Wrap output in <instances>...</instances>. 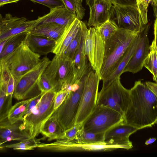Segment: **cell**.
<instances>
[{
    "label": "cell",
    "mask_w": 157,
    "mask_h": 157,
    "mask_svg": "<svg viewBox=\"0 0 157 157\" xmlns=\"http://www.w3.org/2000/svg\"><path fill=\"white\" fill-rule=\"evenodd\" d=\"M28 33H22L11 37L0 53V59L11 53L17 48L25 40Z\"/></svg>",
    "instance_id": "28"
},
{
    "label": "cell",
    "mask_w": 157,
    "mask_h": 157,
    "mask_svg": "<svg viewBox=\"0 0 157 157\" xmlns=\"http://www.w3.org/2000/svg\"><path fill=\"white\" fill-rule=\"evenodd\" d=\"M145 83L157 98V82H153L150 81H147Z\"/></svg>",
    "instance_id": "44"
},
{
    "label": "cell",
    "mask_w": 157,
    "mask_h": 157,
    "mask_svg": "<svg viewBox=\"0 0 157 157\" xmlns=\"http://www.w3.org/2000/svg\"><path fill=\"white\" fill-rule=\"evenodd\" d=\"M151 3L153 7L157 5V0H152Z\"/></svg>",
    "instance_id": "48"
},
{
    "label": "cell",
    "mask_w": 157,
    "mask_h": 157,
    "mask_svg": "<svg viewBox=\"0 0 157 157\" xmlns=\"http://www.w3.org/2000/svg\"><path fill=\"white\" fill-rule=\"evenodd\" d=\"M140 0H136L137 4L139 2Z\"/></svg>",
    "instance_id": "49"
},
{
    "label": "cell",
    "mask_w": 157,
    "mask_h": 157,
    "mask_svg": "<svg viewBox=\"0 0 157 157\" xmlns=\"http://www.w3.org/2000/svg\"><path fill=\"white\" fill-rule=\"evenodd\" d=\"M96 27L97 28L105 42L110 39L119 29L116 25L109 19Z\"/></svg>",
    "instance_id": "32"
},
{
    "label": "cell",
    "mask_w": 157,
    "mask_h": 157,
    "mask_svg": "<svg viewBox=\"0 0 157 157\" xmlns=\"http://www.w3.org/2000/svg\"><path fill=\"white\" fill-rule=\"evenodd\" d=\"M76 4L77 12L76 15L77 18L82 20L85 14V9L82 4L83 0H75Z\"/></svg>",
    "instance_id": "43"
},
{
    "label": "cell",
    "mask_w": 157,
    "mask_h": 157,
    "mask_svg": "<svg viewBox=\"0 0 157 157\" xmlns=\"http://www.w3.org/2000/svg\"><path fill=\"white\" fill-rule=\"evenodd\" d=\"M64 130L60 124L55 113L43 125L40 133L48 141L63 139Z\"/></svg>",
    "instance_id": "23"
},
{
    "label": "cell",
    "mask_w": 157,
    "mask_h": 157,
    "mask_svg": "<svg viewBox=\"0 0 157 157\" xmlns=\"http://www.w3.org/2000/svg\"><path fill=\"white\" fill-rule=\"evenodd\" d=\"M138 129L124 122L112 127L104 134V142L115 141L126 145L131 149L133 147L132 142L129 140L130 136Z\"/></svg>",
    "instance_id": "17"
},
{
    "label": "cell",
    "mask_w": 157,
    "mask_h": 157,
    "mask_svg": "<svg viewBox=\"0 0 157 157\" xmlns=\"http://www.w3.org/2000/svg\"><path fill=\"white\" fill-rule=\"evenodd\" d=\"M65 7L69 11L76 14L77 7L75 0H62Z\"/></svg>",
    "instance_id": "42"
},
{
    "label": "cell",
    "mask_w": 157,
    "mask_h": 157,
    "mask_svg": "<svg viewBox=\"0 0 157 157\" xmlns=\"http://www.w3.org/2000/svg\"><path fill=\"white\" fill-rule=\"evenodd\" d=\"M109 19L119 28L137 33L142 32L146 25L143 22L137 4L129 6L113 5Z\"/></svg>",
    "instance_id": "13"
},
{
    "label": "cell",
    "mask_w": 157,
    "mask_h": 157,
    "mask_svg": "<svg viewBox=\"0 0 157 157\" xmlns=\"http://www.w3.org/2000/svg\"><path fill=\"white\" fill-rule=\"evenodd\" d=\"M20 121L12 124L7 119L0 122V146L8 141H21L32 139L27 132L21 128Z\"/></svg>",
    "instance_id": "18"
},
{
    "label": "cell",
    "mask_w": 157,
    "mask_h": 157,
    "mask_svg": "<svg viewBox=\"0 0 157 157\" xmlns=\"http://www.w3.org/2000/svg\"><path fill=\"white\" fill-rule=\"evenodd\" d=\"M100 80L93 69L86 74L75 124L82 123L96 106Z\"/></svg>",
    "instance_id": "12"
},
{
    "label": "cell",
    "mask_w": 157,
    "mask_h": 157,
    "mask_svg": "<svg viewBox=\"0 0 157 157\" xmlns=\"http://www.w3.org/2000/svg\"><path fill=\"white\" fill-rule=\"evenodd\" d=\"M45 6L50 9L56 7L65 6L62 0H29Z\"/></svg>",
    "instance_id": "37"
},
{
    "label": "cell",
    "mask_w": 157,
    "mask_h": 157,
    "mask_svg": "<svg viewBox=\"0 0 157 157\" xmlns=\"http://www.w3.org/2000/svg\"><path fill=\"white\" fill-rule=\"evenodd\" d=\"M11 37L0 41V53L2 52L5 45Z\"/></svg>",
    "instance_id": "46"
},
{
    "label": "cell",
    "mask_w": 157,
    "mask_h": 157,
    "mask_svg": "<svg viewBox=\"0 0 157 157\" xmlns=\"http://www.w3.org/2000/svg\"><path fill=\"white\" fill-rule=\"evenodd\" d=\"M6 87L0 85V122L7 119L11 108L12 97L6 95Z\"/></svg>",
    "instance_id": "27"
},
{
    "label": "cell",
    "mask_w": 157,
    "mask_h": 157,
    "mask_svg": "<svg viewBox=\"0 0 157 157\" xmlns=\"http://www.w3.org/2000/svg\"><path fill=\"white\" fill-rule=\"evenodd\" d=\"M43 75L56 92L73 84V60L65 54L55 55Z\"/></svg>",
    "instance_id": "4"
},
{
    "label": "cell",
    "mask_w": 157,
    "mask_h": 157,
    "mask_svg": "<svg viewBox=\"0 0 157 157\" xmlns=\"http://www.w3.org/2000/svg\"><path fill=\"white\" fill-rule=\"evenodd\" d=\"M104 133H95L84 131L82 127L77 136L76 140L82 142L96 143L104 142Z\"/></svg>",
    "instance_id": "29"
},
{
    "label": "cell",
    "mask_w": 157,
    "mask_h": 157,
    "mask_svg": "<svg viewBox=\"0 0 157 157\" xmlns=\"http://www.w3.org/2000/svg\"><path fill=\"white\" fill-rule=\"evenodd\" d=\"M16 81L13 76L11 75L6 83V95L12 97L14 92Z\"/></svg>",
    "instance_id": "40"
},
{
    "label": "cell",
    "mask_w": 157,
    "mask_h": 157,
    "mask_svg": "<svg viewBox=\"0 0 157 157\" xmlns=\"http://www.w3.org/2000/svg\"><path fill=\"white\" fill-rule=\"evenodd\" d=\"M65 27L56 24L46 23L35 26L29 33L56 41L63 33Z\"/></svg>",
    "instance_id": "24"
},
{
    "label": "cell",
    "mask_w": 157,
    "mask_h": 157,
    "mask_svg": "<svg viewBox=\"0 0 157 157\" xmlns=\"http://www.w3.org/2000/svg\"><path fill=\"white\" fill-rule=\"evenodd\" d=\"M157 124V120H156V121L155 122V123H154V124Z\"/></svg>",
    "instance_id": "50"
},
{
    "label": "cell",
    "mask_w": 157,
    "mask_h": 157,
    "mask_svg": "<svg viewBox=\"0 0 157 157\" xmlns=\"http://www.w3.org/2000/svg\"><path fill=\"white\" fill-rule=\"evenodd\" d=\"M90 9L88 27L99 26L109 19L113 5L109 0H86Z\"/></svg>",
    "instance_id": "15"
},
{
    "label": "cell",
    "mask_w": 157,
    "mask_h": 157,
    "mask_svg": "<svg viewBox=\"0 0 157 157\" xmlns=\"http://www.w3.org/2000/svg\"><path fill=\"white\" fill-rule=\"evenodd\" d=\"M155 16L154 27V39L150 45V51H155L157 55V5L153 7Z\"/></svg>",
    "instance_id": "38"
},
{
    "label": "cell",
    "mask_w": 157,
    "mask_h": 157,
    "mask_svg": "<svg viewBox=\"0 0 157 157\" xmlns=\"http://www.w3.org/2000/svg\"><path fill=\"white\" fill-rule=\"evenodd\" d=\"M124 116L109 107L96 105L82 123L83 130L95 133H104L116 125L124 122Z\"/></svg>",
    "instance_id": "8"
},
{
    "label": "cell",
    "mask_w": 157,
    "mask_h": 157,
    "mask_svg": "<svg viewBox=\"0 0 157 157\" xmlns=\"http://www.w3.org/2000/svg\"><path fill=\"white\" fill-rule=\"evenodd\" d=\"M25 40L30 49L40 55H46L52 52L56 41L45 37L28 33Z\"/></svg>",
    "instance_id": "21"
},
{
    "label": "cell",
    "mask_w": 157,
    "mask_h": 157,
    "mask_svg": "<svg viewBox=\"0 0 157 157\" xmlns=\"http://www.w3.org/2000/svg\"><path fill=\"white\" fill-rule=\"evenodd\" d=\"M86 26L85 23L83 22L76 36L70 44L64 54L72 60L73 59L79 47L81 40L83 35L84 30Z\"/></svg>",
    "instance_id": "30"
},
{
    "label": "cell",
    "mask_w": 157,
    "mask_h": 157,
    "mask_svg": "<svg viewBox=\"0 0 157 157\" xmlns=\"http://www.w3.org/2000/svg\"><path fill=\"white\" fill-rule=\"evenodd\" d=\"M76 18V13L69 11L65 6L56 7L50 9L49 13L35 20V26L44 24L53 23L66 27Z\"/></svg>",
    "instance_id": "16"
},
{
    "label": "cell",
    "mask_w": 157,
    "mask_h": 157,
    "mask_svg": "<svg viewBox=\"0 0 157 157\" xmlns=\"http://www.w3.org/2000/svg\"><path fill=\"white\" fill-rule=\"evenodd\" d=\"M130 99V89H126L122 85L120 77L102 87L98 93L97 105L110 108L124 116Z\"/></svg>",
    "instance_id": "6"
},
{
    "label": "cell",
    "mask_w": 157,
    "mask_h": 157,
    "mask_svg": "<svg viewBox=\"0 0 157 157\" xmlns=\"http://www.w3.org/2000/svg\"><path fill=\"white\" fill-rule=\"evenodd\" d=\"M42 138L36 139L35 138L29 139L19 142L7 145L3 147L7 148H13L14 150H31L36 148V144Z\"/></svg>",
    "instance_id": "33"
},
{
    "label": "cell",
    "mask_w": 157,
    "mask_h": 157,
    "mask_svg": "<svg viewBox=\"0 0 157 157\" xmlns=\"http://www.w3.org/2000/svg\"><path fill=\"white\" fill-rule=\"evenodd\" d=\"M83 37L86 55L92 69L100 78L106 42L97 27L88 28L86 26L83 31Z\"/></svg>",
    "instance_id": "11"
},
{
    "label": "cell",
    "mask_w": 157,
    "mask_h": 157,
    "mask_svg": "<svg viewBox=\"0 0 157 157\" xmlns=\"http://www.w3.org/2000/svg\"><path fill=\"white\" fill-rule=\"evenodd\" d=\"M56 93L52 90L43 93L37 104L24 117L20 128L31 139L35 138L40 133L43 124L56 111L54 105Z\"/></svg>",
    "instance_id": "3"
},
{
    "label": "cell",
    "mask_w": 157,
    "mask_h": 157,
    "mask_svg": "<svg viewBox=\"0 0 157 157\" xmlns=\"http://www.w3.org/2000/svg\"><path fill=\"white\" fill-rule=\"evenodd\" d=\"M40 55L32 51L24 40L13 52L1 59L17 81L41 60Z\"/></svg>",
    "instance_id": "5"
},
{
    "label": "cell",
    "mask_w": 157,
    "mask_h": 157,
    "mask_svg": "<svg viewBox=\"0 0 157 157\" xmlns=\"http://www.w3.org/2000/svg\"><path fill=\"white\" fill-rule=\"evenodd\" d=\"M35 96L24 100L12 106L9 111L7 117V119L11 124H13L19 121H22L29 103Z\"/></svg>",
    "instance_id": "25"
},
{
    "label": "cell",
    "mask_w": 157,
    "mask_h": 157,
    "mask_svg": "<svg viewBox=\"0 0 157 157\" xmlns=\"http://www.w3.org/2000/svg\"><path fill=\"white\" fill-rule=\"evenodd\" d=\"M113 5L129 6L137 5L136 0H109Z\"/></svg>",
    "instance_id": "41"
},
{
    "label": "cell",
    "mask_w": 157,
    "mask_h": 157,
    "mask_svg": "<svg viewBox=\"0 0 157 157\" xmlns=\"http://www.w3.org/2000/svg\"><path fill=\"white\" fill-rule=\"evenodd\" d=\"M152 0H140L137 4L142 21L145 25L147 24V10L148 6Z\"/></svg>",
    "instance_id": "35"
},
{
    "label": "cell",
    "mask_w": 157,
    "mask_h": 157,
    "mask_svg": "<svg viewBox=\"0 0 157 157\" xmlns=\"http://www.w3.org/2000/svg\"><path fill=\"white\" fill-rule=\"evenodd\" d=\"M41 149L55 152L70 151H107L117 149L129 150L126 145L121 143L110 141L96 143L80 142L75 140L59 139L51 143H42Z\"/></svg>",
    "instance_id": "10"
},
{
    "label": "cell",
    "mask_w": 157,
    "mask_h": 157,
    "mask_svg": "<svg viewBox=\"0 0 157 157\" xmlns=\"http://www.w3.org/2000/svg\"><path fill=\"white\" fill-rule=\"evenodd\" d=\"M87 74L80 81L75 82L70 85V91L68 96L55 112L57 119L64 131L75 125Z\"/></svg>",
    "instance_id": "7"
},
{
    "label": "cell",
    "mask_w": 157,
    "mask_h": 157,
    "mask_svg": "<svg viewBox=\"0 0 157 157\" xmlns=\"http://www.w3.org/2000/svg\"><path fill=\"white\" fill-rule=\"evenodd\" d=\"M70 91L68 89H65L61 90L56 92L54 105L55 111L61 105L68 96Z\"/></svg>",
    "instance_id": "36"
},
{
    "label": "cell",
    "mask_w": 157,
    "mask_h": 157,
    "mask_svg": "<svg viewBox=\"0 0 157 157\" xmlns=\"http://www.w3.org/2000/svg\"><path fill=\"white\" fill-rule=\"evenodd\" d=\"M20 0H0V6L2 7L6 4L16 3Z\"/></svg>",
    "instance_id": "45"
},
{
    "label": "cell",
    "mask_w": 157,
    "mask_h": 157,
    "mask_svg": "<svg viewBox=\"0 0 157 157\" xmlns=\"http://www.w3.org/2000/svg\"><path fill=\"white\" fill-rule=\"evenodd\" d=\"M143 67L151 73L153 80L157 82V55L155 51H150L144 61Z\"/></svg>",
    "instance_id": "31"
},
{
    "label": "cell",
    "mask_w": 157,
    "mask_h": 157,
    "mask_svg": "<svg viewBox=\"0 0 157 157\" xmlns=\"http://www.w3.org/2000/svg\"><path fill=\"white\" fill-rule=\"evenodd\" d=\"M39 87L40 90L42 93H44L51 90H53L49 81L43 74L40 80Z\"/></svg>",
    "instance_id": "39"
},
{
    "label": "cell",
    "mask_w": 157,
    "mask_h": 157,
    "mask_svg": "<svg viewBox=\"0 0 157 157\" xmlns=\"http://www.w3.org/2000/svg\"><path fill=\"white\" fill-rule=\"evenodd\" d=\"M87 59L83 34L79 47L73 60L74 75L73 83L80 80L90 70L91 66L89 62L87 63Z\"/></svg>",
    "instance_id": "20"
},
{
    "label": "cell",
    "mask_w": 157,
    "mask_h": 157,
    "mask_svg": "<svg viewBox=\"0 0 157 157\" xmlns=\"http://www.w3.org/2000/svg\"><path fill=\"white\" fill-rule=\"evenodd\" d=\"M139 33L119 28L106 42L104 59L100 72V80H105L115 70L126 51Z\"/></svg>",
    "instance_id": "2"
},
{
    "label": "cell",
    "mask_w": 157,
    "mask_h": 157,
    "mask_svg": "<svg viewBox=\"0 0 157 157\" xmlns=\"http://www.w3.org/2000/svg\"><path fill=\"white\" fill-rule=\"evenodd\" d=\"M82 127V123L78 124L64 131L63 139L69 140L75 139Z\"/></svg>",
    "instance_id": "34"
},
{
    "label": "cell",
    "mask_w": 157,
    "mask_h": 157,
    "mask_svg": "<svg viewBox=\"0 0 157 157\" xmlns=\"http://www.w3.org/2000/svg\"><path fill=\"white\" fill-rule=\"evenodd\" d=\"M140 32L139 33L128 48L115 70L108 77L103 81L102 87L106 86L116 78L120 77L123 74V71L134 53L140 38Z\"/></svg>",
    "instance_id": "22"
},
{
    "label": "cell",
    "mask_w": 157,
    "mask_h": 157,
    "mask_svg": "<svg viewBox=\"0 0 157 157\" xmlns=\"http://www.w3.org/2000/svg\"><path fill=\"white\" fill-rule=\"evenodd\" d=\"M35 27V20H27L14 28L0 33V41L20 33H29Z\"/></svg>",
    "instance_id": "26"
},
{
    "label": "cell",
    "mask_w": 157,
    "mask_h": 157,
    "mask_svg": "<svg viewBox=\"0 0 157 157\" xmlns=\"http://www.w3.org/2000/svg\"><path fill=\"white\" fill-rule=\"evenodd\" d=\"M156 140V138H150L146 141L145 144L146 145H148L154 143Z\"/></svg>",
    "instance_id": "47"
},
{
    "label": "cell",
    "mask_w": 157,
    "mask_h": 157,
    "mask_svg": "<svg viewBox=\"0 0 157 157\" xmlns=\"http://www.w3.org/2000/svg\"><path fill=\"white\" fill-rule=\"evenodd\" d=\"M130 90V102L124 122L138 130L152 127L157 120V97L141 80L135 81Z\"/></svg>",
    "instance_id": "1"
},
{
    "label": "cell",
    "mask_w": 157,
    "mask_h": 157,
    "mask_svg": "<svg viewBox=\"0 0 157 157\" xmlns=\"http://www.w3.org/2000/svg\"><path fill=\"white\" fill-rule=\"evenodd\" d=\"M149 25H146L140 33V37L134 53L125 67L123 73L127 72L137 73L143 69L144 60L150 51V45L148 36Z\"/></svg>",
    "instance_id": "14"
},
{
    "label": "cell",
    "mask_w": 157,
    "mask_h": 157,
    "mask_svg": "<svg viewBox=\"0 0 157 157\" xmlns=\"http://www.w3.org/2000/svg\"><path fill=\"white\" fill-rule=\"evenodd\" d=\"M51 60L46 56L16 81L13 97L18 100L33 97L41 92L39 87L40 78Z\"/></svg>",
    "instance_id": "9"
},
{
    "label": "cell",
    "mask_w": 157,
    "mask_h": 157,
    "mask_svg": "<svg viewBox=\"0 0 157 157\" xmlns=\"http://www.w3.org/2000/svg\"><path fill=\"white\" fill-rule=\"evenodd\" d=\"M83 22L76 18L66 26L62 35L56 41L52 53L55 55L64 54L70 44L76 36Z\"/></svg>",
    "instance_id": "19"
}]
</instances>
